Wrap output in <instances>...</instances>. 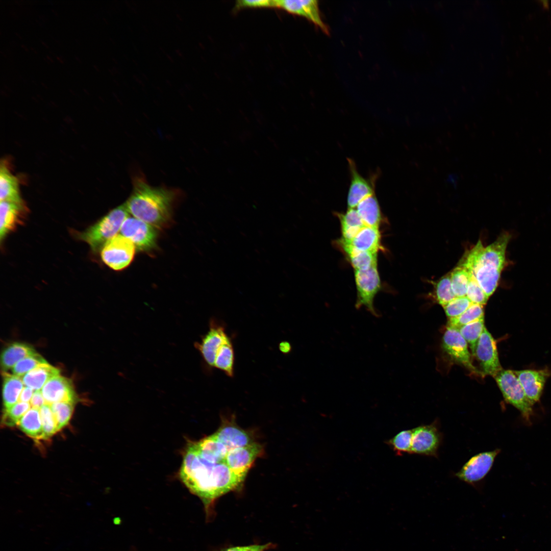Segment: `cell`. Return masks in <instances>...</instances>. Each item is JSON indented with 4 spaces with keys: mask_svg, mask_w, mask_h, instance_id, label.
<instances>
[{
    "mask_svg": "<svg viewBox=\"0 0 551 551\" xmlns=\"http://www.w3.org/2000/svg\"><path fill=\"white\" fill-rule=\"evenodd\" d=\"M337 242L355 270H365L377 265V253L356 250L340 239Z\"/></svg>",
    "mask_w": 551,
    "mask_h": 551,
    "instance_id": "obj_26",
    "label": "cell"
},
{
    "mask_svg": "<svg viewBox=\"0 0 551 551\" xmlns=\"http://www.w3.org/2000/svg\"><path fill=\"white\" fill-rule=\"evenodd\" d=\"M500 449L485 451L471 457L457 473L460 481L474 485L482 481L490 471Z\"/></svg>",
    "mask_w": 551,
    "mask_h": 551,
    "instance_id": "obj_8",
    "label": "cell"
},
{
    "mask_svg": "<svg viewBox=\"0 0 551 551\" xmlns=\"http://www.w3.org/2000/svg\"><path fill=\"white\" fill-rule=\"evenodd\" d=\"M31 407L40 409L43 405L46 404L40 390L35 391L30 402Z\"/></svg>",
    "mask_w": 551,
    "mask_h": 551,
    "instance_id": "obj_44",
    "label": "cell"
},
{
    "mask_svg": "<svg viewBox=\"0 0 551 551\" xmlns=\"http://www.w3.org/2000/svg\"><path fill=\"white\" fill-rule=\"evenodd\" d=\"M31 408L30 403L18 402L7 409H4L2 424L7 427L17 425L22 417Z\"/></svg>",
    "mask_w": 551,
    "mask_h": 551,
    "instance_id": "obj_35",
    "label": "cell"
},
{
    "mask_svg": "<svg viewBox=\"0 0 551 551\" xmlns=\"http://www.w3.org/2000/svg\"><path fill=\"white\" fill-rule=\"evenodd\" d=\"M229 338L223 327L212 321L210 329L200 343L196 344L206 363L214 367L217 353L221 345Z\"/></svg>",
    "mask_w": 551,
    "mask_h": 551,
    "instance_id": "obj_18",
    "label": "cell"
},
{
    "mask_svg": "<svg viewBox=\"0 0 551 551\" xmlns=\"http://www.w3.org/2000/svg\"><path fill=\"white\" fill-rule=\"evenodd\" d=\"M213 435L228 450L255 442L251 434L239 427L233 419H223Z\"/></svg>",
    "mask_w": 551,
    "mask_h": 551,
    "instance_id": "obj_17",
    "label": "cell"
},
{
    "mask_svg": "<svg viewBox=\"0 0 551 551\" xmlns=\"http://www.w3.org/2000/svg\"><path fill=\"white\" fill-rule=\"evenodd\" d=\"M60 375V370L47 363L41 364L21 377L24 385L34 391L40 390L51 378Z\"/></svg>",
    "mask_w": 551,
    "mask_h": 551,
    "instance_id": "obj_24",
    "label": "cell"
},
{
    "mask_svg": "<svg viewBox=\"0 0 551 551\" xmlns=\"http://www.w3.org/2000/svg\"><path fill=\"white\" fill-rule=\"evenodd\" d=\"M37 353L30 345L22 342L9 344L1 354V366L3 371L12 368L19 361Z\"/></svg>",
    "mask_w": 551,
    "mask_h": 551,
    "instance_id": "obj_23",
    "label": "cell"
},
{
    "mask_svg": "<svg viewBox=\"0 0 551 551\" xmlns=\"http://www.w3.org/2000/svg\"><path fill=\"white\" fill-rule=\"evenodd\" d=\"M275 547V545L272 543L266 544H254L246 546H242L241 551H266Z\"/></svg>",
    "mask_w": 551,
    "mask_h": 551,
    "instance_id": "obj_43",
    "label": "cell"
},
{
    "mask_svg": "<svg viewBox=\"0 0 551 551\" xmlns=\"http://www.w3.org/2000/svg\"><path fill=\"white\" fill-rule=\"evenodd\" d=\"M524 393L532 405L538 402L542 394L547 379L551 375V370L543 369H526L514 370Z\"/></svg>",
    "mask_w": 551,
    "mask_h": 551,
    "instance_id": "obj_14",
    "label": "cell"
},
{
    "mask_svg": "<svg viewBox=\"0 0 551 551\" xmlns=\"http://www.w3.org/2000/svg\"><path fill=\"white\" fill-rule=\"evenodd\" d=\"M135 246L128 238L116 235L107 241L101 250L103 262L114 270L124 269L132 261Z\"/></svg>",
    "mask_w": 551,
    "mask_h": 551,
    "instance_id": "obj_6",
    "label": "cell"
},
{
    "mask_svg": "<svg viewBox=\"0 0 551 551\" xmlns=\"http://www.w3.org/2000/svg\"><path fill=\"white\" fill-rule=\"evenodd\" d=\"M484 314L483 305L472 304L459 316L449 318L447 326L459 329L462 327L484 316Z\"/></svg>",
    "mask_w": 551,
    "mask_h": 551,
    "instance_id": "obj_33",
    "label": "cell"
},
{
    "mask_svg": "<svg viewBox=\"0 0 551 551\" xmlns=\"http://www.w3.org/2000/svg\"><path fill=\"white\" fill-rule=\"evenodd\" d=\"M494 378L506 402L518 409L525 422L530 424L534 413L533 405L514 370L502 369Z\"/></svg>",
    "mask_w": 551,
    "mask_h": 551,
    "instance_id": "obj_4",
    "label": "cell"
},
{
    "mask_svg": "<svg viewBox=\"0 0 551 551\" xmlns=\"http://www.w3.org/2000/svg\"><path fill=\"white\" fill-rule=\"evenodd\" d=\"M46 404L58 402L74 404L77 396L70 380L60 375L51 378L41 390Z\"/></svg>",
    "mask_w": 551,
    "mask_h": 551,
    "instance_id": "obj_16",
    "label": "cell"
},
{
    "mask_svg": "<svg viewBox=\"0 0 551 551\" xmlns=\"http://www.w3.org/2000/svg\"><path fill=\"white\" fill-rule=\"evenodd\" d=\"M275 2L276 8H280L289 13L305 17L319 27L324 33L329 34V29L321 17L317 1L275 0Z\"/></svg>",
    "mask_w": 551,
    "mask_h": 551,
    "instance_id": "obj_15",
    "label": "cell"
},
{
    "mask_svg": "<svg viewBox=\"0 0 551 551\" xmlns=\"http://www.w3.org/2000/svg\"><path fill=\"white\" fill-rule=\"evenodd\" d=\"M474 356L479 362L484 374L494 377L503 369L496 342L485 327L477 342Z\"/></svg>",
    "mask_w": 551,
    "mask_h": 551,
    "instance_id": "obj_12",
    "label": "cell"
},
{
    "mask_svg": "<svg viewBox=\"0 0 551 551\" xmlns=\"http://www.w3.org/2000/svg\"><path fill=\"white\" fill-rule=\"evenodd\" d=\"M2 397L4 409H7L18 402L24 387L21 377L2 371Z\"/></svg>",
    "mask_w": 551,
    "mask_h": 551,
    "instance_id": "obj_27",
    "label": "cell"
},
{
    "mask_svg": "<svg viewBox=\"0 0 551 551\" xmlns=\"http://www.w3.org/2000/svg\"><path fill=\"white\" fill-rule=\"evenodd\" d=\"M484 328V316H483L458 329L469 345L471 353L474 356L477 342Z\"/></svg>",
    "mask_w": 551,
    "mask_h": 551,
    "instance_id": "obj_32",
    "label": "cell"
},
{
    "mask_svg": "<svg viewBox=\"0 0 551 551\" xmlns=\"http://www.w3.org/2000/svg\"><path fill=\"white\" fill-rule=\"evenodd\" d=\"M34 392V390L31 388L24 387L19 395L18 402L30 403Z\"/></svg>",
    "mask_w": 551,
    "mask_h": 551,
    "instance_id": "obj_45",
    "label": "cell"
},
{
    "mask_svg": "<svg viewBox=\"0 0 551 551\" xmlns=\"http://www.w3.org/2000/svg\"><path fill=\"white\" fill-rule=\"evenodd\" d=\"M39 412L43 428V439H47L59 431L57 422L49 405H43Z\"/></svg>",
    "mask_w": 551,
    "mask_h": 551,
    "instance_id": "obj_38",
    "label": "cell"
},
{
    "mask_svg": "<svg viewBox=\"0 0 551 551\" xmlns=\"http://www.w3.org/2000/svg\"><path fill=\"white\" fill-rule=\"evenodd\" d=\"M434 294L436 302L443 307L456 297L451 285L450 272L434 282Z\"/></svg>",
    "mask_w": 551,
    "mask_h": 551,
    "instance_id": "obj_34",
    "label": "cell"
},
{
    "mask_svg": "<svg viewBox=\"0 0 551 551\" xmlns=\"http://www.w3.org/2000/svg\"><path fill=\"white\" fill-rule=\"evenodd\" d=\"M188 443L202 458L213 463L224 462L229 451L213 434Z\"/></svg>",
    "mask_w": 551,
    "mask_h": 551,
    "instance_id": "obj_20",
    "label": "cell"
},
{
    "mask_svg": "<svg viewBox=\"0 0 551 551\" xmlns=\"http://www.w3.org/2000/svg\"><path fill=\"white\" fill-rule=\"evenodd\" d=\"M0 199L17 204H23L19 188L18 180L12 174L6 163L2 162L0 167Z\"/></svg>",
    "mask_w": 551,
    "mask_h": 551,
    "instance_id": "obj_22",
    "label": "cell"
},
{
    "mask_svg": "<svg viewBox=\"0 0 551 551\" xmlns=\"http://www.w3.org/2000/svg\"><path fill=\"white\" fill-rule=\"evenodd\" d=\"M74 404L69 402H58L49 405L59 431L68 423L73 411Z\"/></svg>",
    "mask_w": 551,
    "mask_h": 551,
    "instance_id": "obj_36",
    "label": "cell"
},
{
    "mask_svg": "<svg viewBox=\"0 0 551 551\" xmlns=\"http://www.w3.org/2000/svg\"><path fill=\"white\" fill-rule=\"evenodd\" d=\"M442 347L454 361L474 373H479L472 364L468 344L458 329L447 326L442 338Z\"/></svg>",
    "mask_w": 551,
    "mask_h": 551,
    "instance_id": "obj_13",
    "label": "cell"
},
{
    "mask_svg": "<svg viewBox=\"0 0 551 551\" xmlns=\"http://www.w3.org/2000/svg\"><path fill=\"white\" fill-rule=\"evenodd\" d=\"M411 454L436 457L442 441L437 421L412 429Z\"/></svg>",
    "mask_w": 551,
    "mask_h": 551,
    "instance_id": "obj_7",
    "label": "cell"
},
{
    "mask_svg": "<svg viewBox=\"0 0 551 551\" xmlns=\"http://www.w3.org/2000/svg\"><path fill=\"white\" fill-rule=\"evenodd\" d=\"M276 8L275 0H239L236 1L234 10L237 12L244 8Z\"/></svg>",
    "mask_w": 551,
    "mask_h": 551,
    "instance_id": "obj_42",
    "label": "cell"
},
{
    "mask_svg": "<svg viewBox=\"0 0 551 551\" xmlns=\"http://www.w3.org/2000/svg\"><path fill=\"white\" fill-rule=\"evenodd\" d=\"M242 546H232L226 547L218 551H241Z\"/></svg>",
    "mask_w": 551,
    "mask_h": 551,
    "instance_id": "obj_47",
    "label": "cell"
},
{
    "mask_svg": "<svg viewBox=\"0 0 551 551\" xmlns=\"http://www.w3.org/2000/svg\"><path fill=\"white\" fill-rule=\"evenodd\" d=\"M338 217L342 233L341 240L349 242L365 226L356 209L348 208L344 213H335Z\"/></svg>",
    "mask_w": 551,
    "mask_h": 551,
    "instance_id": "obj_28",
    "label": "cell"
},
{
    "mask_svg": "<svg viewBox=\"0 0 551 551\" xmlns=\"http://www.w3.org/2000/svg\"><path fill=\"white\" fill-rule=\"evenodd\" d=\"M120 232L140 251L151 250L156 245L157 232L155 227L134 217H128L124 220Z\"/></svg>",
    "mask_w": 551,
    "mask_h": 551,
    "instance_id": "obj_10",
    "label": "cell"
},
{
    "mask_svg": "<svg viewBox=\"0 0 551 551\" xmlns=\"http://www.w3.org/2000/svg\"><path fill=\"white\" fill-rule=\"evenodd\" d=\"M180 191L165 187H154L142 177L133 180V189L126 202L127 210L134 217L156 228L170 220L173 207Z\"/></svg>",
    "mask_w": 551,
    "mask_h": 551,
    "instance_id": "obj_2",
    "label": "cell"
},
{
    "mask_svg": "<svg viewBox=\"0 0 551 551\" xmlns=\"http://www.w3.org/2000/svg\"><path fill=\"white\" fill-rule=\"evenodd\" d=\"M346 243L349 244L354 249L360 251L377 253L380 250L383 249L380 232L377 228L365 226L350 242Z\"/></svg>",
    "mask_w": 551,
    "mask_h": 551,
    "instance_id": "obj_21",
    "label": "cell"
},
{
    "mask_svg": "<svg viewBox=\"0 0 551 551\" xmlns=\"http://www.w3.org/2000/svg\"><path fill=\"white\" fill-rule=\"evenodd\" d=\"M279 349L283 353L287 354L290 352L291 346L289 342L283 341L279 344Z\"/></svg>",
    "mask_w": 551,
    "mask_h": 551,
    "instance_id": "obj_46",
    "label": "cell"
},
{
    "mask_svg": "<svg viewBox=\"0 0 551 551\" xmlns=\"http://www.w3.org/2000/svg\"><path fill=\"white\" fill-rule=\"evenodd\" d=\"M128 212L126 204L121 205L85 231L77 233V237L87 243L93 252L101 251L107 241L117 235Z\"/></svg>",
    "mask_w": 551,
    "mask_h": 551,
    "instance_id": "obj_3",
    "label": "cell"
},
{
    "mask_svg": "<svg viewBox=\"0 0 551 551\" xmlns=\"http://www.w3.org/2000/svg\"><path fill=\"white\" fill-rule=\"evenodd\" d=\"M451 285L456 297L466 296L470 273L463 266L458 265L450 272Z\"/></svg>",
    "mask_w": 551,
    "mask_h": 551,
    "instance_id": "obj_31",
    "label": "cell"
},
{
    "mask_svg": "<svg viewBox=\"0 0 551 551\" xmlns=\"http://www.w3.org/2000/svg\"><path fill=\"white\" fill-rule=\"evenodd\" d=\"M466 296L472 304L483 306L486 304L489 298L471 273H470Z\"/></svg>",
    "mask_w": 551,
    "mask_h": 551,
    "instance_id": "obj_41",
    "label": "cell"
},
{
    "mask_svg": "<svg viewBox=\"0 0 551 551\" xmlns=\"http://www.w3.org/2000/svg\"><path fill=\"white\" fill-rule=\"evenodd\" d=\"M350 175L347 204L348 208H355L360 202L375 193V184L379 173H375L369 178L363 177L359 172L356 164L352 158H347Z\"/></svg>",
    "mask_w": 551,
    "mask_h": 551,
    "instance_id": "obj_9",
    "label": "cell"
},
{
    "mask_svg": "<svg viewBox=\"0 0 551 551\" xmlns=\"http://www.w3.org/2000/svg\"><path fill=\"white\" fill-rule=\"evenodd\" d=\"M472 303L466 296L456 297L443 308L446 315L449 318L459 316L464 312Z\"/></svg>",
    "mask_w": 551,
    "mask_h": 551,
    "instance_id": "obj_40",
    "label": "cell"
},
{
    "mask_svg": "<svg viewBox=\"0 0 551 551\" xmlns=\"http://www.w3.org/2000/svg\"><path fill=\"white\" fill-rule=\"evenodd\" d=\"M46 363H47L46 361L37 353L19 361L12 368V372L14 375L22 377L38 365Z\"/></svg>",
    "mask_w": 551,
    "mask_h": 551,
    "instance_id": "obj_39",
    "label": "cell"
},
{
    "mask_svg": "<svg viewBox=\"0 0 551 551\" xmlns=\"http://www.w3.org/2000/svg\"><path fill=\"white\" fill-rule=\"evenodd\" d=\"M26 212V208L24 203L17 204L8 201H1L0 238L1 241L21 223Z\"/></svg>",
    "mask_w": 551,
    "mask_h": 551,
    "instance_id": "obj_19",
    "label": "cell"
},
{
    "mask_svg": "<svg viewBox=\"0 0 551 551\" xmlns=\"http://www.w3.org/2000/svg\"><path fill=\"white\" fill-rule=\"evenodd\" d=\"M413 432L412 429L399 432L389 441L392 449L398 455L411 454Z\"/></svg>",
    "mask_w": 551,
    "mask_h": 551,
    "instance_id": "obj_37",
    "label": "cell"
},
{
    "mask_svg": "<svg viewBox=\"0 0 551 551\" xmlns=\"http://www.w3.org/2000/svg\"><path fill=\"white\" fill-rule=\"evenodd\" d=\"M355 279L357 293L356 308L364 307L371 314L378 316L373 305L374 298L381 286L377 266L365 270H355Z\"/></svg>",
    "mask_w": 551,
    "mask_h": 551,
    "instance_id": "obj_5",
    "label": "cell"
},
{
    "mask_svg": "<svg viewBox=\"0 0 551 551\" xmlns=\"http://www.w3.org/2000/svg\"><path fill=\"white\" fill-rule=\"evenodd\" d=\"M263 454L262 446L258 443L229 450L224 463L236 475L244 481L254 462Z\"/></svg>",
    "mask_w": 551,
    "mask_h": 551,
    "instance_id": "obj_11",
    "label": "cell"
},
{
    "mask_svg": "<svg viewBox=\"0 0 551 551\" xmlns=\"http://www.w3.org/2000/svg\"><path fill=\"white\" fill-rule=\"evenodd\" d=\"M234 354L232 343L229 338L219 348L214 367L224 372L229 377L234 374Z\"/></svg>",
    "mask_w": 551,
    "mask_h": 551,
    "instance_id": "obj_30",
    "label": "cell"
},
{
    "mask_svg": "<svg viewBox=\"0 0 551 551\" xmlns=\"http://www.w3.org/2000/svg\"><path fill=\"white\" fill-rule=\"evenodd\" d=\"M17 425L28 436L34 439H43V428L39 409L31 407Z\"/></svg>",
    "mask_w": 551,
    "mask_h": 551,
    "instance_id": "obj_29",
    "label": "cell"
},
{
    "mask_svg": "<svg viewBox=\"0 0 551 551\" xmlns=\"http://www.w3.org/2000/svg\"><path fill=\"white\" fill-rule=\"evenodd\" d=\"M179 478L192 494L203 503L206 519L212 520L214 504L223 495L239 489L244 480L236 475L224 462H208L188 443L183 453Z\"/></svg>",
    "mask_w": 551,
    "mask_h": 551,
    "instance_id": "obj_1",
    "label": "cell"
},
{
    "mask_svg": "<svg viewBox=\"0 0 551 551\" xmlns=\"http://www.w3.org/2000/svg\"><path fill=\"white\" fill-rule=\"evenodd\" d=\"M356 210L365 226L379 228L383 216L375 194L359 203Z\"/></svg>",
    "mask_w": 551,
    "mask_h": 551,
    "instance_id": "obj_25",
    "label": "cell"
}]
</instances>
